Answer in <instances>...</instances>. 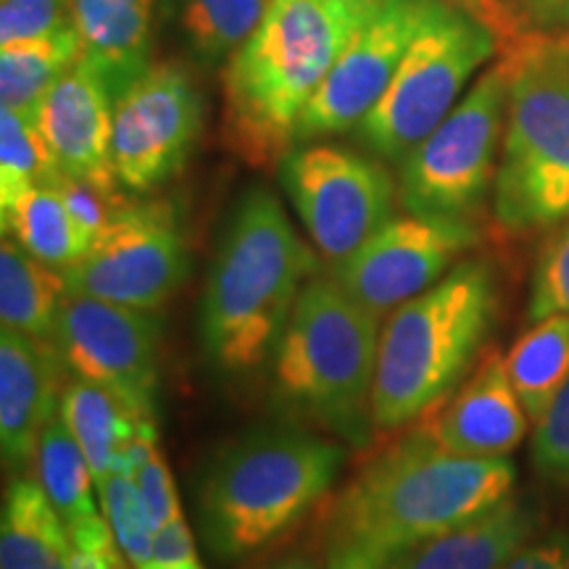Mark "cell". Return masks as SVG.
Returning <instances> with one entry per match:
<instances>
[{"label": "cell", "instance_id": "1", "mask_svg": "<svg viewBox=\"0 0 569 569\" xmlns=\"http://www.w3.org/2000/svg\"><path fill=\"white\" fill-rule=\"evenodd\" d=\"M380 0H269L264 17L224 63V146L248 167H272L327 71Z\"/></svg>", "mask_w": 569, "mask_h": 569}, {"label": "cell", "instance_id": "2", "mask_svg": "<svg viewBox=\"0 0 569 569\" xmlns=\"http://www.w3.org/2000/svg\"><path fill=\"white\" fill-rule=\"evenodd\" d=\"M315 253L261 184L240 193L227 213L198 311L206 359L219 375L246 377L272 359Z\"/></svg>", "mask_w": 569, "mask_h": 569}, {"label": "cell", "instance_id": "3", "mask_svg": "<svg viewBox=\"0 0 569 569\" xmlns=\"http://www.w3.org/2000/svg\"><path fill=\"white\" fill-rule=\"evenodd\" d=\"M515 475L507 457H457L417 430L369 461L338 498L332 543L401 559L509 498Z\"/></svg>", "mask_w": 569, "mask_h": 569}, {"label": "cell", "instance_id": "4", "mask_svg": "<svg viewBox=\"0 0 569 569\" xmlns=\"http://www.w3.org/2000/svg\"><path fill=\"white\" fill-rule=\"evenodd\" d=\"M343 461V446L296 425H256L224 443L196 490L213 559L240 561L288 536L330 493Z\"/></svg>", "mask_w": 569, "mask_h": 569}, {"label": "cell", "instance_id": "5", "mask_svg": "<svg viewBox=\"0 0 569 569\" xmlns=\"http://www.w3.org/2000/svg\"><path fill=\"white\" fill-rule=\"evenodd\" d=\"M498 311L488 261H459L443 280L390 311L380 330L375 427L396 430L430 415L486 343Z\"/></svg>", "mask_w": 569, "mask_h": 569}, {"label": "cell", "instance_id": "6", "mask_svg": "<svg viewBox=\"0 0 569 569\" xmlns=\"http://www.w3.org/2000/svg\"><path fill=\"white\" fill-rule=\"evenodd\" d=\"M377 346L380 317L332 277H315L298 293L272 356L277 401L348 446H369Z\"/></svg>", "mask_w": 569, "mask_h": 569}, {"label": "cell", "instance_id": "7", "mask_svg": "<svg viewBox=\"0 0 569 569\" xmlns=\"http://www.w3.org/2000/svg\"><path fill=\"white\" fill-rule=\"evenodd\" d=\"M501 56L511 92L493 213L511 234L551 230L569 219V51L538 32Z\"/></svg>", "mask_w": 569, "mask_h": 569}, {"label": "cell", "instance_id": "8", "mask_svg": "<svg viewBox=\"0 0 569 569\" xmlns=\"http://www.w3.org/2000/svg\"><path fill=\"white\" fill-rule=\"evenodd\" d=\"M493 56L498 40L486 21L440 0L356 138L380 159L401 161L451 113L475 71Z\"/></svg>", "mask_w": 569, "mask_h": 569}, {"label": "cell", "instance_id": "9", "mask_svg": "<svg viewBox=\"0 0 569 569\" xmlns=\"http://www.w3.org/2000/svg\"><path fill=\"white\" fill-rule=\"evenodd\" d=\"M511 92V67L498 56L451 113L403 156L398 201L419 217L469 219L480 211L498 172Z\"/></svg>", "mask_w": 569, "mask_h": 569}, {"label": "cell", "instance_id": "10", "mask_svg": "<svg viewBox=\"0 0 569 569\" xmlns=\"http://www.w3.org/2000/svg\"><path fill=\"white\" fill-rule=\"evenodd\" d=\"M280 184L311 243L332 264L393 219L396 184L388 169L348 148H290L280 161Z\"/></svg>", "mask_w": 569, "mask_h": 569}, {"label": "cell", "instance_id": "11", "mask_svg": "<svg viewBox=\"0 0 569 569\" xmlns=\"http://www.w3.org/2000/svg\"><path fill=\"white\" fill-rule=\"evenodd\" d=\"M188 272V246L172 203L124 201L90 251L61 274L71 296L156 311Z\"/></svg>", "mask_w": 569, "mask_h": 569}, {"label": "cell", "instance_id": "12", "mask_svg": "<svg viewBox=\"0 0 569 569\" xmlns=\"http://www.w3.org/2000/svg\"><path fill=\"white\" fill-rule=\"evenodd\" d=\"M203 127V96L182 63H153L113 101L111 161L119 184L148 193L180 174Z\"/></svg>", "mask_w": 569, "mask_h": 569}, {"label": "cell", "instance_id": "13", "mask_svg": "<svg viewBox=\"0 0 569 569\" xmlns=\"http://www.w3.org/2000/svg\"><path fill=\"white\" fill-rule=\"evenodd\" d=\"M53 343L71 375L106 388L140 419H153L161 343L153 311L69 293Z\"/></svg>", "mask_w": 569, "mask_h": 569}, {"label": "cell", "instance_id": "14", "mask_svg": "<svg viewBox=\"0 0 569 569\" xmlns=\"http://www.w3.org/2000/svg\"><path fill=\"white\" fill-rule=\"evenodd\" d=\"M480 243L469 219H390L348 259L332 264V280L375 317H386L457 267V259Z\"/></svg>", "mask_w": 569, "mask_h": 569}, {"label": "cell", "instance_id": "15", "mask_svg": "<svg viewBox=\"0 0 569 569\" xmlns=\"http://www.w3.org/2000/svg\"><path fill=\"white\" fill-rule=\"evenodd\" d=\"M440 0H380L327 71L296 127V142L356 130L393 82L409 46Z\"/></svg>", "mask_w": 569, "mask_h": 569}, {"label": "cell", "instance_id": "16", "mask_svg": "<svg viewBox=\"0 0 569 569\" xmlns=\"http://www.w3.org/2000/svg\"><path fill=\"white\" fill-rule=\"evenodd\" d=\"M56 163L67 177L119 193L111 161L113 98L96 71L80 61L32 109Z\"/></svg>", "mask_w": 569, "mask_h": 569}, {"label": "cell", "instance_id": "17", "mask_svg": "<svg viewBox=\"0 0 569 569\" xmlns=\"http://www.w3.org/2000/svg\"><path fill=\"white\" fill-rule=\"evenodd\" d=\"M528 425L507 356L488 348L472 377L419 430L457 457H509L522 443Z\"/></svg>", "mask_w": 569, "mask_h": 569}, {"label": "cell", "instance_id": "18", "mask_svg": "<svg viewBox=\"0 0 569 569\" xmlns=\"http://www.w3.org/2000/svg\"><path fill=\"white\" fill-rule=\"evenodd\" d=\"M63 369L51 340L0 332V448L13 472L32 465L42 430L61 411Z\"/></svg>", "mask_w": 569, "mask_h": 569}, {"label": "cell", "instance_id": "19", "mask_svg": "<svg viewBox=\"0 0 569 569\" xmlns=\"http://www.w3.org/2000/svg\"><path fill=\"white\" fill-rule=\"evenodd\" d=\"M159 0H69L82 63L117 101L153 67V11Z\"/></svg>", "mask_w": 569, "mask_h": 569}, {"label": "cell", "instance_id": "20", "mask_svg": "<svg viewBox=\"0 0 569 569\" xmlns=\"http://www.w3.org/2000/svg\"><path fill=\"white\" fill-rule=\"evenodd\" d=\"M538 517L515 496L398 559V569H498L536 536Z\"/></svg>", "mask_w": 569, "mask_h": 569}, {"label": "cell", "instance_id": "21", "mask_svg": "<svg viewBox=\"0 0 569 569\" xmlns=\"http://www.w3.org/2000/svg\"><path fill=\"white\" fill-rule=\"evenodd\" d=\"M0 569H71L67 525L34 475H17L6 488Z\"/></svg>", "mask_w": 569, "mask_h": 569}, {"label": "cell", "instance_id": "22", "mask_svg": "<svg viewBox=\"0 0 569 569\" xmlns=\"http://www.w3.org/2000/svg\"><path fill=\"white\" fill-rule=\"evenodd\" d=\"M269 0H159V19L198 67L217 69L251 38Z\"/></svg>", "mask_w": 569, "mask_h": 569}, {"label": "cell", "instance_id": "23", "mask_svg": "<svg viewBox=\"0 0 569 569\" xmlns=\"http://www.w3.org/2000/svg\"><path fill=\"white\" fill-rule=\"evenodd\" d=\"M69 290L59 269L46 267L6 234L0 246V322L38 340L56 338Z\"/></svg>", "mask_w": 569, "mask_h": 569}, {"label": "cell", "instance_id": "24", "mask_svg": "<svg viewBox=\"0 0 569 569\" xmlns=\"http://www.w3.org/2000/svg\"><path fill=\"white\" fill-rule=\"evenodd\" d=\"M61 417L88 457L96 482L109 478L122 448L138 436L148 419H140L109 390L96 382L71 377L63 386Z\"/></svg>", "mask_w": 569, "mask_h": 569}, {"label": "cell", "instance_id": "25", "mask_svg": "<svg viewBox=\"0 0 569 569\" xmlns=\"http://www.w3.org/2000/svg\"><path fill=\"white\" fill-rule=\"evenodd\" d=\"M3 232L27 253L63 272L88 253L56 184H34L3 211Z\"/></svg>", "mask_w": 569, "mask_h": 569}, {"label": "cell", "instance_id": "26", "mask_svg": "<svg viewBox=\"0 0 569 569\" xmlns=\"http://www.w3.org/2000/svg\"><path fill=\"white\" fill-rule=\"evenodd\" d=\"M82 61L74 27L48 38L0 46V101L3 109L32 113L34 106L71 67Z\"/></svg>", "mask_w": 569, "mask_h": 569}, {"label": "cell", "instance_id": "27", "mask_svg": "<svg viewBox=\"0 0 569 569\" xmlns=\"http://www.w3.org/2000/svg\"><path fill=\"white\" fill-rule=\"evenodd\" d=\"M507 369L530 422H538L569 380V317L532 322L511 346Z\"/></svg>", "mask_w": 569, "mask_h": 569}, {"label": "cell", "instance_id": "28", "mask_svg": "<svg viewBox=\"0 0 569 569\" xmlns=\"http://www.w3.org/2000/svg\"><path fill=\"white\" fill-rule=\"evenodd\" d=\"M32 467L34 478L46 490V496L51 498L63 525L103 511L98 509L96 496H92V490H98V482L90 461L63 422L61 411L42 430Z\"/></svg>", "mask_w": 569, "mask_h": 569}, {"label": "cell", "instance_id": "29", "mask_svg": "<svg viewBox=\"0 0 569 569\" xmlns=\"http://www.w3.org/2000/svg\"><path fill=\"white\" fill-rule=\"evenodd\" d=\"M63 172L32 113L0 109V211L34 184H56Z\"/></svg>", "mask_w": 569, "mask_h": 569}, {"label": "cell", "instance_id": "30", "mask_svg": "<svg viewBox=\"0 0 569 569\" xmlns=\"http://www.w3.org/2000/svg\"><path fill=\"white\" fill-rule=\"evenodd\" d=\"M98 496H101L103 515L109 519L113 536H117L119 546H122L130 567L146 569L151 565L153 538L159 528H156L151 515H148L138 482H134L132 475L111 472L98 486Z\"/></svg>", "mask_w": 569, "mask_h": 569}, {"label": "cell", "instance_id": "31", "mask_svg": "<svg viewBox=\"0 0 569 569\" xmlns=\"http://www.w3.org/2000/svg\"><path fill=\"white\" fill-rule=\"evenodd\" d=\"M530 322L569 317V219L540 253L530 288Z\"/></svg>", "mask_w": 569, "mask_h": 569}, {"label": "cell", "instance_id": "32", "mask_svg": "<svg viewBox=\"0 0 569 569\" xmlns=\"http://www.w3.org/2000/svg\"><path fill=\"white\" fill-rule=\"evenodd\" d=\"M532 467L551 486L569 488V380L536 422Z\"/></svg>", "mask_w": 569, "mask_h": 569}, {"label": "cell", "instance_id": "33", "mask_svg": "<svg viewBox=\"0 0 569 569\" xmlns=\"http://www.w3.org/2000/svg\"><path fill=\"white\" fill-rule=\"evenodd\" d=\"M74 27L69 0H3L0 3V46L38 40Z\"/></svg>", "mask_w": 569, "mask_h": 569}, {"label": "cell", "instance_id": "34", "mask_svg": "<svg viewBox=\"0 0 569 569\" xmlns=\"http://www.w3.org/2000/svg\"><path fill=\"white\" fill-rule=\"evenodd\" d=\"M59 193L67 203V209L74 219L77 230H80V238L84 240V246L96 243L98 234H101L109 222L113 219V213L122 209L124 198L119 193H109V190L96 188V184L74 180V177L61 174L59 182H56Z\"/></svg>", "mask_w": 569, "mask_h": 569}, {"label": "cell", "instance_id": "35", "mask_svg": "<svg viewBox=\"0 0 569 569\" xmlns=\"http://www.w3.org/2000/svg\"><path fill=\"white\" fill-rule=\"evenodd\" d=\"M67 532L71 569H127L130 565L103 511L67 525Z\"/></svg>", "mask_w": 569, "mask_h": 569}, {"label": "cell", "instance_id": "36", "mask_svg": "<svg viewBox=\"0 0 569 569\" xmlns=\"http://www.w3.org/2000/svg\"><path fill=\"white\" fill-rule=\"evenodd\" d=\"M134 482H138L142 501H146L148 515H151L156 528H163L172 519L182 517L180 501H177V490L172 472H169L167 459H163L161 451L153 453V459L148 461L146 467L134 475Z\"/></svg>", "mask_w": 569, "mask_h": 569}, {"label": "cell", "instance_id": "37", "mask_svg": "<svg viewBox=\"0 0 569 569\" xmlns=\"http://www.w3.org/2000/svg\"><path fill=\"white\" fill-rule=\"evenodd\" d=\"M146 569H203L196 551L193 530L184 522V517L172 519L156 532L153 557Z\"/></svg>", "mask_w": 569, "mask_h": 569}, {"label": "cell", "instance_id": "38", "mask_svg": "<svg viewBox=\"0 0 569 569\" xmlns=\"http://www.w3.org/2000/svg\"><path fill=\"white\" fill-rule=\"evenodd\" d=\"M498 569H569V532L532 540Z\"/></svg>", "mask_w": 569, "mask_h": 569}, {"label": "cell", "instance_id": "39", "mask_svg": "<svg viewBox=\"0 0 569 569\" xmlns=\"http://www.w3.org/2000/svg\"><path fill=\"white\" fill-rule=\"evenodd\" d=\"M325 569H398V559L365 549L359 543H330Z\"/></svg>", "mask_w": 569, "mask_h": 569}, {"label": "cell", "instance_id": "40", "mask_svg": "<svg viewBox=\"0 0 569 569\" xmlns=\"http://www.w3.org/2000/svg\"><path fill=\"white\" fill-rule=\"evenodd\" d=\"M561 24H569V0H546L538 13V32H553Z\"/></svg>", "mask_w": 569, "mask_h": 569}, {"label": "cell", "instance_id": "41", "mask_svg": "<svg viewBox=\"0 0 569 569\" xmlns=\"http://www.w3.org/2000/svg\"><path fill=\"white\" fill-rule=\"evenodd\" d=\"M261 569H322L315 557H306V553H293V557H282L272 561V565Z\"/></svg>", "mask_w": 569, "mask_h": 569}, {"label": "cell", "instance_id": "42", "mask_svg": "<svg viewBox=\"0 0 569 569\" xmlns=\"http://www.w3.org/2000/svg\"><path fill=\"white\" fill-rule=\"evenodd\" d=\"M448 3L461 6V9H467L469 13H475V17L482 21V19H486V13L493 9L496 0H448Z\"/></svg>", "mask_w": 569, "mask_h": 569}, {"label": "cell", "instance_id": "43", "mask_svg": "<svg viewBox=\"0 0 569 569\" xmlns=\"http://www.w3.org/2000/svg\"><path fill=\"white\" fill-rule=\"evenodd\" d=\"M549 34H551V38H553V40H557V42H559V46H561V48H567V51H569V27H567V30H565V32H559V30H557V32H549Z\"/></svg>", "mask_w": 569, "mask_h": 569}]
</instances>
